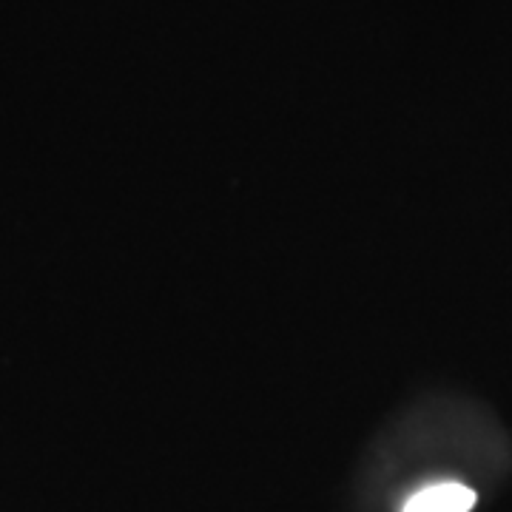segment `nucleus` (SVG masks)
<instances>
[{
    "mask_svg": "<svg viewBox=\"0 0 512 512\" xmlns=\"http://www.w3.org/2000/svg\"><path fill=\"white\" fill-rule=\"evenodd\" d=\"M476 493L458 481L430 484L404 501L402 512H470L476 507Z\"/></svg>",
    "mask_w": 512,
    "mask_h": 512,
    "instance_id": "nucleus-1",
    "label": "nucleus"
}]
</instances>
